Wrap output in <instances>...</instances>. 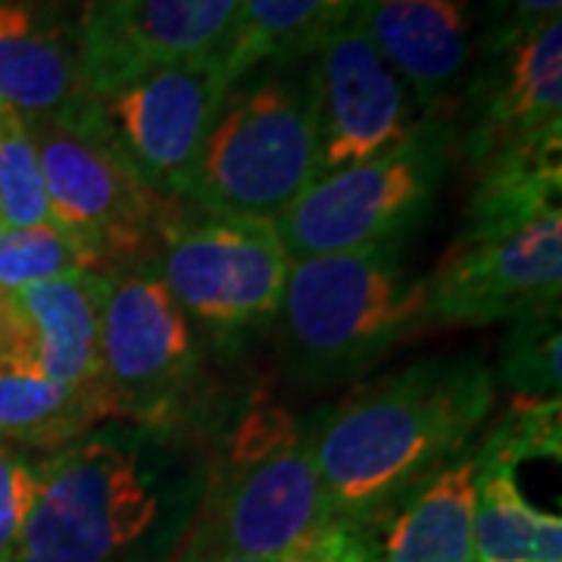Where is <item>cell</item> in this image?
<instances>
[{
  "mask_svg": "<svg viewBox=\"0 0 562 562\" xmlns=\"http://www.w3.org/2000/svg\"><path fill=\"white\" fill-rule=\"evenodd\" d=\"M562 172L475 179L469 222L428 276V325H487L560 306Z\"/></svg>",
  "mask_w": 562,
  "mask_h": 562,
  "instance_id": "cell-3",
  "label": "cell"
},
{
  "mask_svg": "<svg viewBox=\"0 0 562 562\" xmlns=\"http://www.w3.org/2000/svg\"><path fill=\"white\" fill-rule=\"evenodd\" d=\"M491 7L497 13L491 41L513 38L538 29L543 22L562 20V0H491Z\"/></svg>",
  "mask_w": 562,
  "mask_h": 562,
  "instance_id": "cell-27",
  "label": "cell"
},
{
  "mask_svg": "<svg viewBox=\"0 0 562 562\" xmlns=\"http://www.w3.org/2000/svg\"><path fill=\"white\" fill-rule=\"evenodd\" d=\"M206 562H272V560H250V557H220V560H206Z\"/></svg>",
  "mask_w": 562,
  "mask_h": 562,
  "instance_id": "cell-29",
  "label": "cell"
},
{
  "mask_svg": "<svg viewBox=\"0 0 562 562\" xmlns=\"http://www.w3.org/2000/svg\"><path fill=\"white\" fill-rule=\"evenodd\" d=\"M360 22L384 63L428 110L447 101L469 69V0H362Z\"/></svg>",
  "mask_w": 562,
  "mask_h": 562,
  "instance_id": "cell-15",
  "label": "cell"
},
{
  "mask_svg": "<svg viewBox=\"0 0 562 562\" xmlns=\"http://www.w3.org/2000/svg\"><path fill=\"white\" fill-rule=\"evenodd\" d=\"M475 457L450 462L413 487L382 519L379 562H475ZM366 525V528H372ZM360 528V531H366Z\"/></svg>",
  "mask_w": 562,
  "mask_h": 562,
  "instance_id": "cell-18",
  "label": "cell"
},
{
  "mask_svg": "<svg viewBox=\"0 0 562 562\" xmlns=\"http://www.w3.org/2000/svg\"><path fill=\"white\" fill-rule=\"evenodd\" d=\"M198 369L194 325L150 266L106 272L98 379L113 416L157 428L176 416Z\"/></svg>",
  "mask_w": 562,
  "mask_h": 562,
  "instance_id": "cell-11",
  "label": "cell"
},
{
  "mask_svg": "<svg viewBox=\"0 0 562 562\" xmlns=\"http://www.w3.org/2000/svg\"><path fill=\"white\" fill-rule=\"evenodd\" d=\"M241 0H88L76 47L88 91L220 54Z\"/></svg>",
  "mask_w": 562,
  "mask_h": 562,
  "instance_id": "cell-14",
  "label": "cell"
},
{
  "mask_svg": "<svg viewBox=\"0 0 562 562\" xmlns=\"http://www.w3.org/2000/svg\"><path fill=\"white\" fill-rule=\"evenodd\" d=\"M341 525L313 453V431L260 403L232 431L176 562L250 557L313 562Z\"/></svg>",
  "mask_w": 562,
  "mask_h": 562,
  "instance_id": "cell-2",
  "label": "cell"
},
{
  "mask_svg": "<svg viewBox=\"0 0 562 562\" xmlns=\"http://www.w3.org/2000/svg\"><path fill=\"white\" fill-rule=\"evenodd\" d=\"M306 81L319 138V176L397 147L422 122L401 76L384 63L360 13L310 50Z\"/></svg>",
  "mask_w": 562,
  "mask_h": 562,
  "instance_id": "cell-12",
  "label": "cell"
},
{
  "mask_svg": "<svg viewBox=\"0 0 562 562\" xmlns=\"http://www.w3.org/2000/svg\"><path fill=\"white\" fill-rule=\"evenodd\" d=\"M316 179L319 138L303 57L232 85L181 201L213 216L276 222Z\"/></svg>",
  "mask_w": 562,
  "mask_h": 562,
  "instance_id": "cell-5",
  "label": "cell"
},
{
  "mask_svg": "<svg viewBox=\"0 0 562 562\" xmlns=\"http://www.w3.org/2000/svg\"><path fill=\"white\" fill-rule=\"evenodd\" d=\"M232 85L222 54L169 63L88 91L66 125L113 154L154 191L181 201Z\"/></svg>",
  "mask_w": 562,
  "mask_h": 562,
  "instance_id": "cell-8",
  "label": "cell"
},
{
  "mask_svg": "<svg viewBox=\"0 0 562 562\" xmlns=\"http://www.w3.org/2000/svg\"><path fill=\"white\" fill-rule=\"evenodd\" d=\"M88 94L79 47L29 0H0V110L25 125L72 122Z\"/></svg>",
  "mask_w": 562,
  "mask_h": 562,
  "instance_id": "cell-16",
  "label": "cell"
},
{
  "mask_svg": "<svg viewBox=\"0 0 562 562\" xmlns=\"http://www.w3.org/2000/svg\"><path fill=\"white\" fill-rule=\"evenodd\" d=\"M362 0H241L222 60L232 81L269 63L310 57L328 32L353 20Z\"/></svg>",
  "mask_w": 562,
  "mask_h": 562,
  "instance_id": "cell-20",
  "label": "cell"
},
{
  "mask_svg": "<svg viewBox=\"0 0 562 562\" xmlns=\"http://www.w3.org/2000/svg\"><path fill=\"white\" fill-rule=\"evenodd\" d=\"M494 409L482 360H428L366 384L313 431L322 487L341 528L360 531L450 465Z\"/></svg>",
  "mask_w": 562,
  "mask_h": 562,
  "instance_id": "cell-1",
  "label": "cell"
},
{
  "mask_svg": "<svg viewBox=\"0 0 562 562\" xmlns=\"http://www.w3.org/2000/svg\"><path fill=\"white\" fill-rule=\"evenodd\" d=\"M0 228H3V222H0Z\"/></svg>",
  "mask_w": 562,
  "mask_h": 562,
  "instance_id": "cell-30",
  "label": "cell"
},
{
  "mask_svg": "<svg viewBox=\"0 0 562 562\" xmlns=\"http://www.w3.org/2000/svg\"><path fill=\"white\" fill-rule=\"evenodd\" d=\"M116 419L101 382L63 384L29 366H0V438L57 450Z\"/></svg>",
  "mask_w": 562,
  "mask_h": 562,
  "instance_id": "cell-19",
  "label": "cell"
},
{
  "mask_svg": "<svg viewBox=\"0 0 562 562\" xmlns=\"http://www.w3.org/2000/svg\"><path fill=\"white\" fill-rule=\"evenodd\" d=\"M32 462L0 441V562L13 560L22 522L32 506Z\"/></svg>",
  "mask_w": 562,
  "mask_h": 562,
  "instance_id": "cell-26",
  "label": "cell"
},
{
  "mask_svg": "<svg viewBox=\"0 0 562 562\" xmlns=\"http://www.w3.org/2000/svg\"><path fill=\"white\" fill-rule=\"evenodd\" d=\"M313 562H379L375 553L369 550V543L362 541L360 535L347 531V528H338Z\"/></svg>",
  "mask_w": 562,
  "mask_h": 562,
  "instance_id": "cell-28",
  "label": "cell"
},
{
  "mask_svg": "<svg viewBox=\"0 0 562 562\" xmlns=\"http://www.w3.org/2000/svg\"><path fill=\"white\" fill-rule=\"evenodd\" d=\"M560 397H553V401L525 397V401H516L509 416L484 438L475 457L506 462L513 469L528 457L560 460Z\"/></svg>",
  "mask_w": 562,
  "mask_h": 562,
  "instance_id": "cell-25",
  "label": "cell"
},
{
  "mask_svg": "<svg viewBox=\"0 0 562 562\" xmlns=\"http://www.w3.org/2000/svg\"><path fill=\"white\" fill-rule=\"evenodd\" d=\"M447 154L450 128L431 120L379 157L319 176L276 220L288 257L401 247L441 188Z\"/></svg>",
  "mask_w": 562,
  "mask_h": 562,
  "instance_id": "cell-7",
  "label": "cell"
},
{
  "mask_svg": "<svg viewBox=\"0 0 562 562\" xmlns=\"http://www.w3.org/2000/svg\"><path fill=\"white\" fill-rule=\"evenodd\" d=\"M10 562H128L160 522V472L140 431L85 435L32 462Z\"/></svg>",
  "mask_w": 562,
  "mask_h": 562,
  "instance_id": "cell-6",
  "label": "cell"
},
{
  "mask_svg": "<svg viewBox=\"0 0 562 562\" xmlns=\"http://www.w3.org/2000/svg\"><path fill=\"white\" fill-rule=\"evenodd\" d=\"M475 101L462 144L472 172L503 160L562 157V20L491 41Z\"/></svg>",
  "mask_w": 562,
  "mask_h": 562,
  "instance_id": "cell-13",
  "label": "cell"
},
{
  "mask_svg": "<svg viewBox=\"0 0 562 562\" xmlns=\"http://www.w3.org/2000/svg\"><path fill=\"white\" fill-rule=\"evenodd\" d=\"M279 344L303 382H338L428 328V279L401 247L291 260L281 291Z\"/></svg>",
  "mask_w": 562,
  "mask_h": 562,
  "instance_id": "cell-4",
  "label": "cell"
},
{
  "mask_svg": "<svg viewBox=\"0 0 562 562\" xmlns=\"http://www.w3.org/2000/svg\"><path fill=\"white\" fill-rule=\"evenodd\" d=\"M0 222L3 228L50 222L35 140L7 110H0Z\"/></svg>",
  "mask_w": 562,
  "mask_h": 562,
  "instance_id": "cell-23",
  "label": "cell"
},
{
  "mask_svg": "<svg viewBox=\"0 0 562 562\" xmlns=\"http://www.w3.org/2000/svg\"><path fill=\"white\" fill-rule=\"evenodd\" d=\"M472 541L479 562H562L560 516L525 501L513 465L482 457H475Z\"/></svg>",
  "mask_w": 562,
  "mask_h": 562,
  "instance_id": "cell-21",
  "label": "cell"
},
{
  "mask_svg": "<svg viewBox=\"0 0 562 562\" xmlns=\"http://www.w3.org/2000/svg\"><path fill=\"white\" fill-rule=\"evenodd\" d=\"M103 272H69L7 291L20 325L22 362L44 379L94 384L98 379V325Z\"/></svg>",
  "mask_w": 562,
  "mask_h": 562,
  "instance_id": "cell-17",
  "label": "cell"
},
{
  "mask_svg": "<svg viewBox=\"0 0 562 562\" xmlns=\"http://www.w3.org/2000/svg\"><path fill=\"white\" fill-rule=\"evenodd\" d=\"M25 128L38 150L50 222L79 247L88 269L106 276L157 260L166 235L181 220L176 198L144 184L66 122Z\"/></svg>",
  "mask_w": 562,
  "mask_h": 562,
  "instance_id": "cell-9",
  "label": "cell"
},
{
  "mask_svg": "<svg viewBox=\"0 0 562 562\" xmlns=\"http://www.w3.org/2000/svg\"><path fill=\"white\" fill-rule=\"evenodd\" d=\"M288 266L276 222L201 213L172 225L150 269L194 328L225 338L276 316Z\"/></svg>",
  "mask_w": 562,
  "mask_h": 562,
  "instance_id": "cell-10",
  "label": "cell"
},
{
  "mask_svg": "<svg viewBox=\"0 0 562 562\" xmlns=\"http://www.w3.org/2000/svg\"><path fill=\"white\" fill-rule=\"evenodd\" d=\"M81 269H88V262L79 247L54 222L0 228V291H16L25 284L60 279Z\"/></svg>",
  "mask_w": 562,
  "mask_h": 562,
  "instance_id": "cell-24",
  "label": "cell"
},
{
  "mask_svg": "<svg viewBox=\"0 0 562 562\" xmlns=\"http://www.w3.org/2000/svg\"><path fill=\"white\" fill-rule=\"evenodd\" d=\"M503 382L525 397H560V306H547L513 319L503 347Z\"/></svg>",
  "mask_w": 562,
  "mask_h": 562,
  "instance_id": "cell-22",
  "label": "cell"
}]
</instances>
